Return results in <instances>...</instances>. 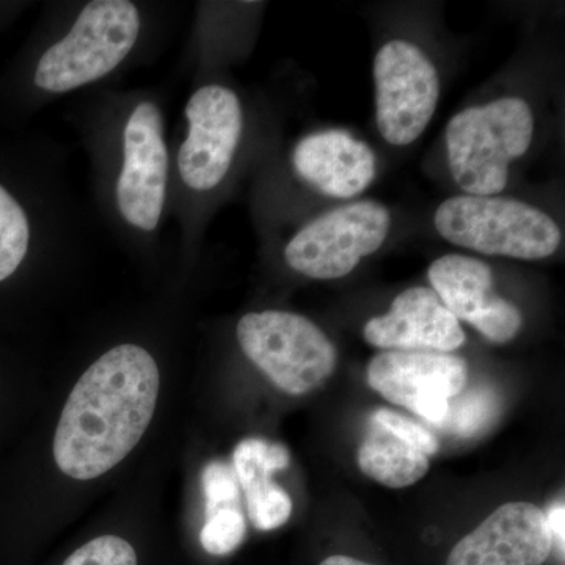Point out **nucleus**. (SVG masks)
<instances>
[{
	"label": "nucleus",
	"mask_w": 565,
	"mask_h": 565,
	"mask_svg": "<svg viewBox=\"0 0 565 565\" xmlns=\"http://www.w3.org/2000/svg\"><path fill=\"white\" fill-rule=\"evenodd\" d=\"M185 118L188 139L178 152L182 181L193 191H211L232 167L243 136V107L230 88L206 85L189 99Z\"/></svg>",
	"instance_id": "nucleus-9"
},
{
	"label": "nucleus",
	"mask_w": 565,
	"mask_h": 565,
	"mask_svg": "<svg viewBox=\"0 0 565 565\" xmlns=\"http://www.w3.org/2000/svg\"><path fill=\"white\" fill-rule=\"evenodd\" d=\"M291 462L286 446L245 438L233 452V470L247 503L248 519L262 531L285 525L292 514V500L285 489L275 484V471L285 470Z\"/></svg>",
	"instance_id": "nucleus-15"
},
{
	"label": "nucleus",
	"mask_w": 565,
	"mask_h": 565,
	"mask_svg": "<svg viewBox=\"0 0 565 565\" xmlns=\"http://www.w3.org/2000/svg\"><path fill=\"white\" fill-rule=\"evenodd\" d=\"M294 169L323 195L349 200L370 188L375 177L374 151L345 131L311 134L297 143Z\"/></svg>",
	"instance_id": "nucleus-14"
},
{
	"label": "nucleus",
	"mask_w": 565,
	"mask_h": 565,
	"mask_svg": "<svg viewBox=\"0 0 565 565\" xmlns=\"http://www.w3.org/2000/svg\"><path fill=\"white\" fill-rule=\"evenodd\" d=\"M202 487L204 494V515L214 514L223 509H243L241 487L233 465L212 460L203 468Z\"/></svg>",
	"instance_id": "nucleus-20"
},
{
	"label": "nucleus",
	"mask_w": 565,
	"mask_h": 565,
	"mask_svg": "<svg viewBox=\"0 0 565 565\" xmlns=\"http://www.w3.org/2000/svg\"><path fill=\"white\" fill-rule=\"evenodd\" d=\"M497 414V394L486 386H478L452 397L449 401L448 415L438 426L459 437H473L492 424Z\"/></svg>",
	"instance_id": "nucleus-17"
},
{
	"label": "nucleus",
	"mask_w": 565,
	"mask_h": 565,
	"mask_svg": "<svg viewBox=\"0 0 565 565\" xmlns=\"http://www.w3.org/2000/svg\"><path fill=\"white\" fill-rule=\"evenodd\" d=\"M374 82L382 137L396 147L414 143L433 120L440 98L434 63L414 43L388 41L375 55Z\"/></svg>",
	"instance_id": "nucleus-7"
},
{
	"label": "nucleus",
	"mask_w": 565,
	"mask_h": 565,
	"mask_svg": "<svg viewBox=\"0 0 565 565\" xmlns=\"http://www.w3.org/2000/svg\"><path fill=\"white\" fill-rule=\"evenodd\" d=\"M364 340L385 351L449 353L465 343L462 326L429 288L405 289L388 313L367 321Z\"/></svg>",
	"instance_id": "nucleus-13"
},
{
	"label": "nucleus",
	"mask_w": 565,
	"mask_h": 565,
	"mask_svg": "<svg viewBox=\"0 0 565 565\" xmlns=\"http://www.w3.org/2000/svg\"><path fill=\"white\" fill-rule=\"evenodd\" d=\"M390 226L392 215L384 204H345L305 225L286 245L285 259L305 277L337 280L384 245Z\"/></svg>",
	"instance_id": "nucleus-6"
},
{
	"label": "nucleus",
	"mask_w": 565,
	"mask_h": 565,
	"mask_svg": "<svg viewBox=\"0 0 565 565\" xmlns=\"http://www.w3.org/2000/svg\"><path fill=\"white\" fill-rule=\"evenodd\" d=\"M373 422L396 435L405 444L419 449L426 456L430 457L438 452V441L435 435L429 433L422 424L405 418L404 415L396 414V412L388 411V408H379L373 415Z\"/></svg>",
	"instance_id": "nucleus-22"
},
{
	"label": "nucleus",
	"mask_w": 565,
	"mask_h": 565,
	"mask_svg": "<svg viewBox=\"0 0 565 565\" xmlns=\"http://www.w3.org/2000/svg\"><path fill=\"white\" fill-rule=\"evenodd\" d=\"M546 525L552 534L553 546L564 565L565 559V508L564 500H556L545 512Z\"/></svg>",
	"instance_id": "nucleus-23"
},
{
	"label": "nucleus",
	"mask_w": 565,
	"mask_h": 565,
	"mask_svg": "<svg viewBox=\"0 0 565 565\" xmlns=\"http://www.w3.org/2000/svg\"><path fill=\"white\" fill-rule=\"evenodd\" d=\"M63 565H137V555L125 539L102 535L77 548Z\"/></svg>",
	"instance_id": "nucleus-21"
},
{
	"label": "nucleus",
	"mask_w": 565,
	"mask_h": 565,
	"mask_svg": "<svg viewBox=\"0 0 565 565\" xmlns=\"http://www.w3.org/2000/svg\"><path fill=\"white\" fill-rule=\"evenodd\" d=\"M139 32L140 14L132 2L88 3L68 35L44 52L36 66V87L63 93L102 79L129 54Z\"/></svg>",
	"instance_id": "nucleus-4"
},
{
	"label": "nucleus",
	"mask_w": 565,
	"mask_h": 565,
	"mask_svg": "<svg viewBox=\"0 0 565 565\" xmlns=\"http://www.w3.org/2000/svg\"><path fill=\"white\" fill-rule=\"evenodd\" d=\"M553 541L545 512L516 501L498 508L449 553L446 565H542Z\"/></svg>",
	"instance_id": "nucleus-12"
},
{
	"label": "nucleus",
	"mask_w": 565,
	"mask_h": 565,
	"mask_svg": "<svg viewBox=\"0 0 565 565\" xmlns=\"http://www.w3.org/2000/svg\"><path fill=\"white\" fill-rule=\"evenodd\" d=\"M434 223L451 244L523 262L548 258L563 241L559 226L544 211L497 195L445 200L435 212Z\"/></svg>",
	"instance_id": "nucleus-3"
},
{
	"label": "nucleus",
	"mask_w": 565,
	"mask_h": 565,
	"mask_svg": "<svg viewBox=\"0 0 565 565\" xmlns=\"http://www.w3.org/2000/svg\"><path fill=\"white\" fill-rule=\"evenodd\" d=\"M319 565H374L370 563H364V561L355 559V557L349 556H330L327 557L326 561H322Z\"/></svg>",
	"instance_id": "nucleus-24"
},
{
	"label": "nucleus",
	"mask_w": 565,
	"mask_h": 565,
	"mask_svg": "<svg viewBox=\"0 0 565 565\" xmlns=\"http://www.w3.org/2000/svg\"><path fill=\"white\" fill-rule=\"evenodd\" d=\"M245 355L288 394L319 388L337 367V351L310 319L288 311L248 313L237 323Z\"/></svg>",
	"instance_id": "nucleus-5"
},
{
	"label": "nucleus",
	"mask_w": 565,
	"mask_h": 565,
	"mask_svg": "<svg viewBox=\"0 0 565 565\" xmlns=\"http://www.w3.org/2000/svg\"><path fill=\"white\" fill-rule=\"evenodd\" d=\"M31 230L21 204L0 185V281L21 266L28 253Z\"/></svg>",
	"instance_id": "nucleus-18"
},
{
	"label": "nucleus",
	"mask_w": 565,
	"mask_h": 565,
	"mask_svg": "<svg viewBox=\"0 0 565 565\" xmlns=\"http://www.w3.org/2000/svg\"><path fill=\"white\" fill-rule=\"evenodd\" d=\"M534 115L522 98H501L459 111L446 128L452 178L467 195L504 191L512 162L530 150Z\"/></svg>",
	"instance_id": "nucleus-2"
},
{
	"label": "nucleus",
	"mask_w": 565,
	"mask_h": 565,
	"mask_svg": "<svg viewBox=\"0 0 565 565\" xmlns=\"http://www.w3.org/2000/svg\"><path fill=\"white\" fill-rule=\"evenodd\" d=\"M161 374L151 353L121 344L104 353L74 385L54 435L63 475L92 481L129 456L158 405Z\"/></svg>",
	"instance_id": "nucleus-1"
},
{
	"label": "nucleus",
	"mask_w": 565,
	"mask_h": 565,
	"mask_svg": "<svg viewBox=\"0 0 565 565\" xmlns=\"http://www.w3.org/2000/svg\"><path fill=\"white\" fill-rule=\"evenodd\" d=\"M169 156L158 107L141 103L125 128V162L117 181V203L125 221L152 232L166 203Z\"/></svg>",
	"instance_id": "nucleus-10"
},
{
	"label": "nucleus",
	"mask_w": 565,
	"mask_h": 565,
	"mask_svg": "<svg viewBox=\"0 0 565 565\" xmlns=\"http://www.w3.org/2000/svg\"><path fill=\"white\" fill-rule=\"evenodd\" d=\"M433 291L457 321L471 323L492 343L514 340L523 318L514 303L493 292L492 269L471 256L446 255L429 267Z\"/></svg>",
	"instance_id": "nucleus-11"
},
{
	"label": "nucleus",
	"mask_w": 565,
	"mask_h": 565,
	"mask_svg": "<svg viewBox=\"0 0 565 565\" xmlns=\"http://www.w3.org/2000/svg\"><path fill=\"white\" fill-rule=\"evenodd\" d=\"M247 523L243 509H223L214 514L204 515L200 542L210 555L226 556L243 545Z\"/></svg>",
	"instance_id": "nucleus-19"
},
{
	"label": "nucleus",
	"mask_w": 565,
	"mask_h": 565,
	"mask_svg": "<svg viewBox=\"0 0 565 565\" xmlns=\"http://www.w3.org/2000/svg\"><path fill=\"white\" fill-rule=\"evenodd\" d=\"M356 459L360 470L367 478L390 489H404L416 484L430 468L429 456L405 444L374 422L360 445Z\"/></svg>",
	"instance_id": "nucleus-16"
},
{
	"label": "nucleus",
	"mask_w": 565,
	"mask_h": 565,
	"mask_svg": "<svg viewBox=\"0 0 565 565\" xmlns=\"http://www.w3.org/2000/svg\"><path fill=\"white\" fill-rule=\"evenodd\" d=\"M468 366L449 353L385 351L367 366V384L390 403L438 426L449 401L463 392Z\"/></svg>",
	"instance_id": "nucleus-8"
}]
</instances>
